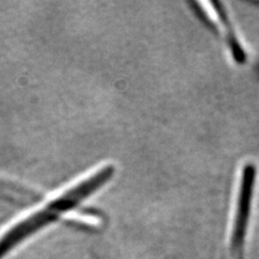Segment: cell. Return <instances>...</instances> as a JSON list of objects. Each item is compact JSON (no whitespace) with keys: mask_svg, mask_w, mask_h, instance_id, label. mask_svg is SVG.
I'll use <instances>...</instances> for the list:
<instances>
[{"mask_svg":"<svg viewBox=\"0 0 259 259\" xmlns=\"http://www.w3.org/2000/svg\"><path fill=\"white\" fill-rule=\"evenodd\" d=\"M115 172L116 168L113 165L102 167L93 175L65 191L62 196L49 202L42 209L11 227L0 238V259L9 255L23 241L34 236L39 230L58 221L62 215L69 213L72 208L80 205L104 185H106L115 175Z\"/></svg>","mask_w":259,"mask_h":259,"instance_id":"cell-1","label":"cell"},{"mask_svg":"<svg viewBox=\"0 0 259 259\" xmlns=\"http://www.w3.org/2000/svg\"><path fill=\"white\" fill-rule=\"evenodd\" d=\"M255 176V166L253 164H247L243 169L237 212L231 232L229 259H243V247H244L250 204H252Z\"/></svg>","mask_w":259,"mask_h":259,"instance_id":"cell-2","label":"cell"},{"mask_svg":"<svg viewBox=\"0 0 259 259\" xmlns=\"http://www.w3.org/2000/svg\"><path fill=\"white\" fill-rule=\"evenodd\" d=\"M207 4L209 6V9L212 11L213 15H215L214 18L215 22L213 23V25H215V24H218V25H220L223 34L225 36L226 41L228 44V47L230 49L234 61H236L238 64H244L246 61V54L239 42V40L236 36V32L233 30V27L231 26L228 15H227L226 11L223 10L222 5L220 3L209 2Z\"/></svg>","mask_w":259,"mask_h":259,"instance_id":"cell-3","label":"cell"}]
</instances>
